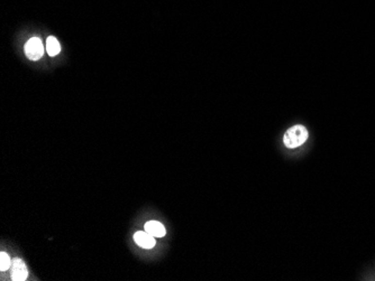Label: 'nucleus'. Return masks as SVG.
Masks as SVG:
<instances>
[{
  "label": "nucleus",
  "mask_w": 375,
  "mask_h": 281,
  "mask_svg": "<svg viewBox=\"0 0 375 281\" xmlns=\"http://www.w3.org/2000/svg\"><path fill=\"white\" fill-rule=\"evenodd\" d=\"M308 136V130L306 129V127L301 125H297L291 127L289 130H287V132L284 133L283 142L287 148L294 149L297 147L304 145L307 141Z\"/></svg>",
  "instance_id": "f257e3e1"
},
{
  "label": "nucleus",
  "mask_w": 375,
  "mask_h": 281,
  "mask_svg": "<svg viewBox=\"0 0 375 281\" xmlns=\"http://www.w3.org/2000/svg\"><path fill=\"white\" fill-rule=\"evenodd\" d=\"M25 53L26 56L32 61H37L41 59L44 54V47L43 43L37 37H32L25 45Z\"/></svg>",
  "instance_id": "f03ea898"
},
{
  "label": "nucleus",
  "mask_w": 375,
  "mask_h": 281,
  "mask_svg": "<svg viewBox=\"0 0 375 281\" xmlns=\"http://www.w3.org/2000/svg\"><path fill=\"white\" fill-rule=\"evenodd\" d=\"M28 271L26 265L20 259H14L12 264V278L15 281H24L27 279Z\"/></svg>",
  "instance_id": "7ed1b4c3"
},
{
  "label": "nucleus",
  "mask_w": 375,
  "mask_h": 281,
  "mask_svg": "<svg viewBox=\"0 0 375 281\" xmlns=\"http://www.w3.org/2000/svg\"><path fill=\"white\" fill-rule=\"evenodd\" d=\"M134 240L140 248L144 249H152L155 246L154 236L149 232H136L134 234Z\"/></svg>",
  "instance_id": "20e7f679"
},
{
  "label": "nucleus",
  "mask_w": 375,
  "mask_h": 281,
  "mask_svg": "<svg viewBox=\"0 0 375 281\" xmlns=\"http://www.w3.org/2000/svg\"><path fill=\"white\" fill-rule=\"evenodd\" d=\"M145 231L152 234L154 237H163L165 235V228L157 221H150L145 224Z\"/></svg>",
  "instance_id": "39448f33"
},
{
  "label": "nucleus",
  "mask_w": 375,
  "mask_h": 281,
  "mask_svg": "<svg viewBox=\"0 0 375 281\" xmlns=\"http://www.w3.org/2000/svg\"><path fill=\"white\" fill-rule=\"evenodd\" d=\"M46 50H48L49 55L56 56L61 52V45L57 39L54 36H50L46 41Z\"/></svg>",
  "instance_id": "423d86ee"
},
{
  "label": "nucleus",
  "mask_w": 375,
  "mask_h": 281,
  "mask_svg": "<svg viewBox=\"0 0 375 281\" xmlns=\"http://www.w3.org/2000/svg\"><path fill=\"white\" fill-rule=\"evenodd\" d=\"M0 260H1V262H0V269H1V271H6V270H8L10 266H12L13 261L10 260L9 255L7 254L6 252H1V253H0Z\"/></svg>",
  "instance_id": "0eeeda50"
}]
</instances>
